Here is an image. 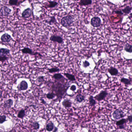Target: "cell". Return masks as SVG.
<instances>
[{"instance_id": "obj_10", "label": "cell", "mask_w": 132, "mask_h": 132, "mask_svg": "<svg viewBox=\"0 0 132 132\" xmlns=\"http://www.w3.org/2000/svg\"><path fill=\"white\" fill-rule=\"evenodd\" d=\"M0 40L1 41L3 42L8 43L12 40V38L10 35L8 33H5L3 34L1 36Z\"/></svg>"}, {"instance_id": "obj_40", "label": "cell", "mask_w": 132, "mask_h": 132, "mask_svg": "<svg viewBox=\"0 0 132 132\" xmlns=\"http://www.w3.org/2000/svg\"><path fill=\"white\" fill-rule=\"evenodd\" d=\"M118 127H119V129H124L125 128V126L124 125H121V126H118Z\"/></svg>"}, {"instance_id": "obj_28", "label": "cell", "mask_w": 132, "mask_h": 132, "mask_svg": "<svg viewBox=\"0 0 132 132\" xmlns=\"http://www.w3.org/2000/svg\"><path fill=\"white\" fill-rule=\"evenodd\" d=\"M48 71L50 73H53L59 72L60 71V69L58 67H52L48 69Z\"/></svg>"}, {"instance_id": "obj_31", "label": "cell", "mask_w": 132, "mask_h": 132, "mask_svg": "<svg viewBox=\"0 0 132 132\" xmlns=\"http://www.w3.org/2000/svg\"><path fill=\"white\" fill-rule=\"evenodd\" d=\"M46 23H48L49 25H52L53 24H54L55 23H56V19L54 16H51V19L49 21H47Z\"/></svg>"}, {"instance_id": "obj_9", "label": "cell", "mask_w": 132, "mask_h": 132, "mask_svg": "<svg viewBox=\"0 0 132 132\" xmlns=\"http://www.w3.org/2000/svg\"><path fill=\"white\" fill-rule=\"evenodd\" d=\"M32 10L30 8L26 9L22 13V17L23 18H28L31 16L32 15Z\"/></svg>"}, {"instance_id": "obj_46", "label": "cell", "mask_w": 132, "mask_h": 132, "mask_svg": "<svg viewBox=\"0 0 132 132\" xmlns=\"http://www.w3.org/2000/svg\"></svg>"}, {"instance_id": "obj_33", "label": "cell", "mask_w": 132, "mask_h": 132, "mask_svg": "<svg viewBox=\"0 0 132 132\" xmlns=\"http://www.w3.org/2000/svg\"><path fill=\"white\" fill-rule=\"evenodd\" d=\"M6 118L7 117L5 115H0V124H3L5 122L7 121Z\"/></svg>"}, {"instance_id": "obj_44", "label": "cell", "mask_w": 132, "mask_h": 132, "mask_svg": "<svg viewBox=\"0 0 132 132\" xmlns=\"http://www.w3.org/2000/svg\"><path fill=\"white\" fill-rule=\"evenodd\" d=\"M130 20H132V13H130L129 14V17Z\"/></svg>"}, {"instance_id": "obj_14", "label": "cell", "mask_w": 132, "mask_h": 132, "mask_svg": "<svg viewBox=\"0 0 132 132\" xmlns=\"http://www.w3.org/2000/svg\"><path fill=\"white\" fill-rule=\"evenodd\" d=\"M92 2V0H80L78 4L80 6H86L91 5Z\"/></svg>"}, {"instance_id": "obj_2", "label": "cell", "mask_w": 132, "mask_h": 132, "mask_svg": "<svg viewBox=\"0 0 132 132\" xmlns=\"http://www.w3.org/2000/svg\"><path fill=\"white\" fill-rule=\"evenodd\" d=\"M73 22V19L71 15H68L64 17L61 20L60 24L64 27L70 26Z\"/></svg>"}, {"instance_id": "obj_11", "label": "cell", "mask_w": 132, "mask_h": 132, "mask_svg": "<svg viewBox=\"0 0 132 132\" xmlns=\"http://www.w3.org/2000/svg\"><path fill=\"white\" fill-rule=\"evenodd\" d=\"M22 53L25 54H29L31 55H36V54H40L38 53H34L33 52L32 49L29 47H24L21 50Z\"/></svg>"}, {"instance_id": "obj_5", "label": "cell", "mask_w": 132, "mask_h": 132, "mask_svg": "<svg viewBox=\"0 0 132 132\" xmlns=\"http://www.w3.org/2000/svg\"><path fill=\"white\" fill-rule=\"evenodd\" d=\"M90 24L93 27L98 28L101 25V20L98 17H94L91 19Z\"/></svg>"}, {"instance_id": "obj_26", "label": "cell", "mask_w": 132, "mask_h": 132, "mask_svg": "<svg viewBox=\"0 0 132 132\" xmlns=\"http://www.w3.org/2000/svg\"><path fill=\"white\" fill-rule=\"evenodd\" d=\"M89 104L91 106H94L96 104V102L92 96H90L88 98Z\"/></svg>"}, {"instance_id": "obj_38", "label": "cell", "mask_w": 132, "mask_h": 132, "mask_svg": "<svg viewBox=\"0 0 132 132\" xmlns=\"http://www.w3.org/2000/svg\"><path fill=\"white\" fill-rule=\"evenodd\" d=\"M127 120L129 121L130 123H132V115L128 116L127 118Z\"/></svg>"}, {"instance_id": "obj_23", "label": "cell", "mask_w": 132, "mask_h": 132, "mask_svg": "<svg viewBox=\"0 0 132 132\" xmlns=\"http://www.w3.org/2000/svg\"><path fill=\"white\" fill-rule=\"evenodd\" d=\"M124 49L127 52L131 53H132V44H130L128 43H126L124 46Z\"/></svg>"}, {"instance_id": "obj_8", "label": "cell", "mask_w": 132, "mask_h": 132, "mask_svg": "<svg viewBox=\"0 0 132 132\" xmlns=\"http://www.w3.org/2000/svg\"><path fill=\"white\" fill-rule=\"evenodd\" d=\"M49 40L51 41H53L54 42H57L59 44H61L64 42L63 38L59 36L53 35L50 37Z\"/></svg>"}, {"instance_id": "obj_35", "label": "cell", "mask_w": 132, "mask_h": 132, "mask_svg": "<svg viewBox=\"0 0 132 132\" xmlns=\"http://www.w3.org/2000/svg\"><path fill=\"white\" fill-rule=\"evenodd\" d=\"M90 65V63H89V62L87 60H85L83 62V66L84 68H87V67H89Z\"/></svg>"}, {"instance_id": "obj_19", "label": "cell", "mask_w": 132, "mask_h": 132, "mask_svg": "<svg viewBox=\"0 0 132 132\" xmlns=\"http://www.w3.org/2000/svg\"><path fill=\"white\" fill-rule=\"evenodd\" d=\"M62 105L64 106L65 108H70L72 107V102H71L70 100L68 99H65L62 102Z\"/></svg>"}, {"instance_id": "obj_27", "label": "cell", "mask_w": 132, "mask_h": 132, "mask_svg": "<svg viewBox=\"0 0 132 132\" xmlns=\"http://www.w3.org/2000/svg\"><path fill=\"white\" fill-rule=\"evenodd\" d=\"M127 119H121V120H119L116 122V125L117 126H120L121 125H124V124L127 123Z\"/></svg>"}, {"instance_id": "obj_1", "label": "cell", "mask_w": 132, "mask_h": 132, "mask_svg": "<svg viewBox=\"0 0 132 132\" xmlns=\"http://www.w3.org/2000/svg\"><path fill=\"white\" fill-rule=\"evenodd\" d=\"M68 87L69 86H67L65 84L56 82L54 83L52 86L53 92L56 94L58 99L61 100L67 93Z\"/></svg>"}, {"instance_id": "obj_13", "label": "cell", "mask_w": 132, "mask_h": 132, "mask_svg": "<svg viewBox=\"0 0 132 132\" xmlns=\"http://www.w3.org/2000/svg\"><path fill=\"white\" fill-rule=\"evenodd\" d=\"M13 100L12 99H8L4 102V107L5 108H10L13 104Z\"/></svg>"}, {"instance_id": "obj_43", "label": "cell", "mask_w": 132, "mask_h": 132, "mask_svg": "<svg viewBox=\"0 0 132 132\" xmlns=\"http://www.w3.org/2000/svg\"><path fill=\"white\" fill-rule=\"evenodd\" d=\"M2 93H3V91L0 90V99H1V98L2 97Z\"/></svg>"}, {"instance_id": "obj_3", "label": "cell", "mask_w": 132, "mask_h": 132, "mask_svg": "<svg viewBox=\"0 0 132 132\" xmlns=\"http://www.w3.org/2000/svg\"><path fill=\"white\" fill-rule=\"evenodd\" d=\"M113 117L115 120H119L125 117L123 111L120 109L116 110L113 113Z\"/></svg>"}, {"instance_id": "obj_15", "label": "cell", "mask_w": 132, "mask_h": 132, "mask_svg": "<svg viewBox=\"0 0 132 132\" xmlns=\"http://www.w3.org/2000/svg\"><path fill=\"white\" fill-rule=\"evenodd\" d=\"M10 51L9 49L0 48V56H6L10 54Z\"/></svg>"}, {"instance_id": "obj_6", "label": "cell", "mask_w": 132, "mask_h": 132, "mask_svg": "<svg viewBox=\"0 0 132 132\" xmlns=\"http://www.w3.org/2000/svg\"><path fill=\"white\" fill-rule=\"evenodd\" d=\"M11 9L8 8L7 6H3L0 9V12L2 16H9L11 13Z\"/></svg>"}, {"instance_id": "obj_34", "label": "cell", "mask_w": 132, "mask_h": 132, "mask_svg": "<svg viewBox=\"0 0 132 132\" xmlns=\"http://www.w3.org/2000/svg\"><path fill=\"white\" fill-rule=\"evenodd\" d=\"M8 57L6 56H0V62H4L8 60Z\"/></svg>"}, {"instance_id": "obj_12", "label": "cell", "mask_w": 132, "mask_h": 132, "mask_svg": "<svg viewBox=\"0 0 132 132\" xmlns=\"http://www.w3.org/2000/svg\"><path fill=\"white\" fill-rule=\"evenodd\" d=\"M109 73L112 76H116L119 74V71L116 68L113 67H111L108 69Z\"/></svg>"}, {"instance_id": "obj_36", "label": "cell", "mask_w": 132, "mask_h": 132, "mask_svg": "<svg viewBox=\"0 0 132 132\" xmlns=\"http://www.w3.org/2000/svg\"><path fill=\"white\" fill-rule=\"evenodd\" d=\"M44 77L43 76H39L37 78V80L39 83H42L44 81Z\"/></svg>"}, {"instance_id": "obj_25", "label": "cell", "mask_w": 132, "mask_h": 132, "mask_svg": "<svg viewBox=\"0 0 132 132\" xmlns=\"http://www.w3.org/2000/svg\"><path fill=\"white\" fill-rule=\"evenodd\" d=\"M53 78L56 80H62L64 78L63 76L61 73L54 74L53 76Z\"/></svg>"}, {"instance_id": "obj_17", "label": "cell", "mask_w": 132, "mask_h": 132, "mask_svg": "<svg viewBox=\"0 0 132 132\" xmlns=\"http://www.w3.org/2000/svg\"><path fill=\"white\" fill-rule=\"evenodd\" d=\"M54 124L52 122H48L46 124V129L47 131L48 132H51V131H53V129H54Z\"/></svg>"}, {"instance_id": "obj_20", "label": "cell", "mask_w": 132, "mask_h": 132, "mask_svg": "<svg viewBox=\"0 0 132 132\" xmlns=\"http://www.w3.org/2000/svg\"><path fill=\"white\" fill-rule=\"evenodd\" d=\"M121 82L124 84L125 85H129L131 84L132 80H130L129 79L122 77L121 79Z\"/></svg>"}, {"instance_id": "obj_41", "label": "cell", "mask_w": 132, "mask_h": 132, "mask_svg": "<svg viewBox=\"0 0 132 132\" xmlns=\"http://www.w3.org/2000/svg\"><path fill=\"white\" fill-rule=\"evenodd\" d=\"M41 103H43V104H46V102L45 100H44V99H43V98H41Z\"/></svg>"}, {"instance_id": "obj_16", "label": "cell", "mask_w": 132, "mask_h": 132, "mask_svg": "<svg viewBox=\"0 0 132 132\" xmlns=\"http://www.w3.org/2000/svg\"><path fill=\"white\" fill-rule=\"evenodd\" d=\"M48 4H46V6L48 8H53L56 7L58 5V3L55 1H48Z\"/></svg>"}, {"instance_id": "obj_39", "label": "cell", "mask_w": 132, "mask_h": 132, "mask_svg": "<svg viewBox=\"0 0 132 132\" xmlns=\"http://www.w3.org/2000/svg\"><path fill=\"white\" fill-rule=\"evenodd\" d=\"M115 12L117 14L120 15H123V12L122 11V10H116L115 11Z\"/></svg>"}, {"instance_id": "obj_32", "label": "cell", "mask_w": 132, "mask_h": 132, "mask_svg": "<svg viewBox=\"0 0 132 132\" xmlns=\"http://www.w3.org/2000/svg\"><path fill=\"white\" fill-rule=\"evenodd\" d=\"M19 0H9V4L10 5H17L18 4Z\"/></svg>"}, {"instance_id": "obj_21", "label": "cell", "mask_w": 132, "mask_h": 132, "mask_svg": "<svg viewBox=\"0 0 132 132\" xmlns=\"http://www.w3.org/2000/svg\"><path fill=\"white\" fill-rule=\"evenodd\" d=\"M64 74L67 78L69 80L72 81H74L76 80V78H75V76L73 75V74H70L68 73H65Z\"/></svg>"}, {"instance_id": "obj_45", "label": "cell", "mask_w": 132, "mask_h": 132, "mask_svg": "<svg viewBox=\"0 0 132 132\" xmlns=\"http://www.w3.org/2000/svg\"><path fill=\"white\" fill-rule=\"evenodd\" d=\"M130 91H131V92H132V88H131V89H130Z\"/></svg>"}, {"instance_id": "obj_4", "label": "cell", "mask_w": 132, "mask_h": 132, "mask_svg": "<svg viewBox=\"0 0 132 132\" xmlns=\"http://www.w3.org/2000/svg\"><path fill=\"white\" fill-rule=\"evenodd\" d=\"M108 95V93L107 92V91L106 90H103L101 91L99 93L97 94V95L94 97V98L98 101H101L102 100H105Z\"/></svg>"}, {"instance_id": "obj_7", "label": "cell", "mask_w": 132, "mask_h": 132, "mask_svg": "<svg viewBox=\"0 0 132 132\" xmlns=\"http://www.w3.org/2000/svg\"><path fill=\"white\" fill-rule=\"evenodd\" d=\"M28 83L25 80L21 81L18 85L17 86L18 91H25L28 89Z\"/></svg>"}, {"instance_id": "obj_30", "label": "cell", "mask_w": 132, "mask_h": 132, "mask_svg": "<svg viewBox=\"0 0 132 132\" xmlns=\"http://www.w3.org/2000/svg\"><path fill=\"white\" fill-rule=\"evenodd\" d=\"M33 129L34 130H38L39 129L40 125L38 122H33L32 124Z\"/></svg>"}, {"instance_id": "obj_22", "label": "cell", "mask_w": 132, "mask_h": 132, "mask_svg": "<svg viewBox=\"0 0 132 132\" xmlns=\"http://www.w3.org/2000/svg\"><path fill=\"white\" fill-rule=\"evenodd\" d=\"M132 10V7L130 6H126L125 8L122 9V11L123 13L125 14L126 15H128L131 12Z\"/></svg>"}, {"instance_id": "obj_37", "label": "cell", "mask_w": 132, "mask_h": 132, "mask_svg": "<svg viewBox=\"0 0 132 132\" xmlns=\"http://www.w3.org/2000/svg\"><path fill=\"white\" fill-rule=\"evenodd\" d=\"M70 89L72 91H75L76 90V86H75V85H72L70 87Z\"/></svg>"}, {"instance_id": "obj_42", "label": "cell", "mask_w": 132, "mask_h": 132, "mask_svg": "<svg viewBox=\"0 0 132 132\" xmlns=\"http://www.w3.org/2000/svg\"><path fill=\"white\" fill-rule=\"evenodd\" d=\"M58 129L57 127H54V129H53V131L54 132H57L58 131Z\"/></svg>"}, {"instance_id": "obj_24", "label": "cell", "mask_w": 132, "mask_h": 132, "mask_svg": "<svg viewBox=\"0 0 132 132\" xmlns=\"http://www.w3.org/2000/svg\"><path fill=\"white\" fill-rule=\"evenodd\" d=\"M25 111L24 109H21L19 112L17 117L20 119H23L26 116Z\"/></svg>"}, {"instance_id": "obj_29", "label": "cell", "mask_w": 132, "mask_h": 132, "mask_svg": "<svg viewBox=\"0 0 132 132\" xmlns=\"http://www.w3.org/2000/svg\"><path fill=\"white\" fill-rule=\"evenodd\" d=\"M56 96V94L53 92L48 93L46 95V98L49 100H52L54 99Z\"/></svg>"}, {"instance_id": "obj_18", "label": "cell", "mask_w": 132, "mask_h": 132, "mask_svg": "<svg viewBox=\"0 0 132 132\" xmlns=\"http://www.w3.org/2000/svg\"><path fill=\"white\" fill-rule=\"evenodd\" d=\"M85 100V96L82 94H78L76 96L75 100L78 103H82Z\"/></svg>"}]
</instances>
